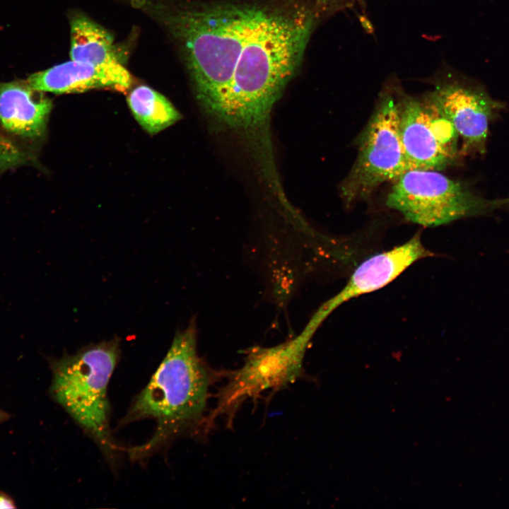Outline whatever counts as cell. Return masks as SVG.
<instances>
[{"label": "cell", "instance_id": "2", "mask_svg": "<svg viewBox=\"0 0 509 509\" xmlns=\"http://www.w3.org/2000/svg\"><path fill=\"white\" fill-rule=\"evenodd\" d=\"M221 375L199 356L197 328L192 319L176 332L164 359L122 419V425L142 419L156 423L146 443L128 450L130 458L144 459L178 438L209 433V390Z\"/></svg>", "mask_w": 509, "mask_h": 509}, {"label": "cell", "instance_id": "5", "mask_svg": "<svg viewBox=\"0 0 509 509\" xmlns=\"http://www.w3.org/2000/svg\"><path fill=\"white\" fill-rule=\"evenodd\" d=\"M314 334L306 326L300 334L281 344L252 347L247 351L242 367L223 373L227 381L219 389L215 408L209 414L208 429L219 416L231 426L235 414L247 399L255 400L266 391L277 392L300 379L305 351Z\"/></svg>", "mask_w": 509, "mask_h": 509}, {"label": "cell", "instance_id": "14", "mask_svg": "<svg viewBox=\"0 0 509 509\" xmlns=\"http://www.w3.org/2000/svg\"><path fill=\"white\" fill-rule=\"evenodd\" d=\"M10 418V414L0 409V424L8 421Z\"/></svg>", "mask_w": 509, "mask_h": 509}, {"label": "cell", "instance_id": "3", "mask_svg": "<svg viewBox=\"0 0 509 509\" xmlns=\"http://www.w3.org/2000/svg\"><path fill=\"white\" fill-rule=\"evenodd\" d=\"M117 337L83 347L74 354L49 357L51 398L74 420L114 463L121 450L110 428L107 388L120 356Z\"/></svg>", "mask_w": 509, "mask_h": 509}, {"label": "cell", "instance_id": "4", "mask_svg": "<svg viewBox=\"0 0 509 509\" xmlns=\"http://www.w3.org/2000/svg\"><path fill=\"white\" fill-rule=\"evenodd\" d=\"M386 205L408 221L436 227L509 206V197L488 199L433 170H409L396 180Z\"/></svg>", "mask_w": 509, "mask_h": 509}, {"label": "cell", "instance_id": "10", "mask_svg": "<svg viewBox=\"0 0 509 509\" xmlns=\"http://www.w3.org/2000/svg\"><path fill=\"white\" fill-rule=\"evenodd\" d=\"M26 81L37 90L54 94L81 93L98 88L124 92L132 83L129 71L117 72L75 60L33 73Z\"/></svg>", "mask_w": 509, "mask_h": 509}, {"label": "cell", "instance_id": "11", "mask_svg": "<svg viewBox=\"0 0 509 509\" xmlns=\"http://www.w3.org/2000/svg\"><path fill=\"white\" fill-rule=\"evenodd\" d=\"M71 60L87 62L117 72H127L112 35L104 28L81 14L71 17Z\"/></svg>", "mask_w": 509, "mask_h": 509}, {"label": "cell", "instance_id": "8", "mask_svg": "<svg viewBox=\"0 0 509 509\" xmlns=\"http://www.w3.org/2000/svg\"><path fill=\"white\" fill-rule=\"evenodd\" d=\"M399 129L409 170H442L451 165L458 134L429 100L406 99L400 104Z\"/></svg>", "mask_w": 509, "mask_h": 509}, {"label": "cell", "instance_id": "1", "mask_svg": "<svg viewBox=\"0 0 509 509\" xmlns=\"http://www.w3.org/2000/svg\"><path fill=\"white\" fill-rule=\"evenodd\" d=\"M144 6L179 45L204 111L249 136L264 130L302 61L312 13L259 2Z\"/></svg>", "mask_w": 509, "mask_h": 509}, {"label": "cell", "instance_id": "12", "mask_svg": "<svg viewBox=\"0 0 509 509\" xmlns=\"http://www.w3.org/2000/svg\"><path fill=\"white\" fill-rule=\"evenodd\" d=\"M127 103L138 123L151 135L181 118L180 113L164 95L145 85L139 86L129 93Z\"/></svg>", "mask_w": 509, "mask_h": 509}, {"label": "cell", "instance_id": "7", "mask_svg": "<svg viewBox=\"0 0 509 509\" xmlns=\"http://www.w3.org/2000/svg\"><path fill=\"white\" fill-rule=\"evenodd\" d=\"M52 107V100L26 80L0 81V177L37 164Z\"/></svg>", "mask_w": 509, "mask_h": 509}, {"label": "cell", "instance_id": "13", "mask_svg": "<svg viewBox=\"0 0 509 509\" xmlns=\"http://www.w3.org/2000/svg\"><path fill=\"white\" fill-rule=\"evenodd\" d=\"M17 508L15 501L8 493L0 491V509H15Z\"/></svg>", "mask_w": 509, "mask_h": 509}, {"label": "cell", "instance_id": "9", "mask_svg": "<svg viewBox=\"0 0 509 509\" xmlns=\"http://www.w3.org/2000/svg\"><path fill=\"white\" fill-rule=\"evenodd\" d=\"M428 100L469 146L484 152L489 123L503 103L492 98L481 84L457 79L437 86Z\"/></svg>", "mask_w": 509, "mask_h": 509}, {"label": "cell", "instance_id": "6", "mask_svg": "<svg viewBox=\"0 0 509 509\" xmlns=\"http://www.w3.org/2000/svg\"><path fill=\"white\" fill-rule=\"evenodd\" d=\"M400 105L384 96L360 141L354 165L341 186L345 204L367 197L382 184L396 180L409 167L402 143Z\"/></svg>", "mask_w": 509, "mask_h": 509}, {"label": "cell", "instance_id": "15", "mask_svg": "<svg viewBox=\"0 0 509 509\" xmlns=\"http://www.w3.org/2000/svg\"><path fill=\"white\" fill-rule=\"evenodd\" d=\"M314 1H315L318 3H320V4H332V3L338 2V1H342V0H314Z\"/></svg>", "mask_w": 509, "mask_h": 509}]
</instances>
